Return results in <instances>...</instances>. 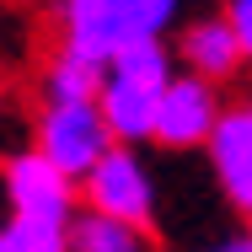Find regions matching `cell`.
Here are the masks:
<instances>
[{
  "label": "cell",
  "mask_w": 252,
  "mask_h": 252,
  "mask_svg": "<svg viewBox=\"0 0 252 252\" xmlns=\"http://www.w3.org/2000/svg\"><path fill=\"white\" fill-rule=\"evenodd\" d=\"M113 129L102 118L97 102H43L32 118V151H43L75 183H86V172L113 151Z\"/></svg>",
  "instance_id": "obj_1"
},
{
  "label": "cell",
  "mask_w": 252,
  "mask_h": 252,
  "mask_svg": "<svg viewBox=\"0 0 252 252\" xmlns=\"http://www.w3.org/2000/svg\"><path fill=\"white\" fill-rule=\"evenodd\" d=\"M81 204L97 209V215H113V220H129V225H151L156 220V177L145 166V156L134 145H113L86 172Z\"/></svg>",
  "instance_id": "obj_2"
},
{
  "label": "cell",
  "mask_w": 252,
  "mask_h": 252,
  "mask_svg": "<svg viewBox=\"0 0 252 252\" xmlns=\"http://www.w3.org/2000/svg\"><path fill=\"white\" fill-rule=\"evenodd\" d=\"M5 183V204L22 220H49V225H70L86 204H81V183L64 177L43 151H16L0 172Z\"/></svg>",
  "instance_id": "obj_3"
},
{
  "label": "cell",
  "mask_w": 252,
  "mask_h": 252,
  "mask_svg": "<svg viewBox=\"0 0 252 252\" xmlns=\"http://www.w3.org/2000/svg\"><path fill=\"white\" fill-rule=\"evenodd\" d=\"M220 118H225V97H220V86L188 75V70H177L172 86L161 92L156 145H161V151H209Z\"/></svg>",
  "instance_id": "obj_4"
},
{
  "label": "cell",
  "mask_w": 252,
  "mask_h": 252,
  "mask_svg": "<svg viewBox=\"0 0 252 252\" xmlns=\"http://www.w3.org/2000/svg\"><path fill=\"white\" fill-rule=\"evenodd\" d=\"M172 54H177V70H188V75H199V81H215V86H231V81L247 70V54H242L231 22H225L220 11L183 22Z\"/></svg>",
  "instance_id": "obj_5"
},
{
  "label": "cell",
  "mask_w": 252,
  "mask_h": 252,
  "mask_svg": "<svg viewBox=\"0 0 252 252\" xmlns=\"http://www.w3.org/2000/svg\"><path fill=\"white\" fill-rule=\"evenodd\" d=\"M54 22H59V49L92 64H113V54L129 43L113 0H54Z\"/></svg>",
  "instance_id": "obj_6"
},
{
  "label": "cell",
  "mask_w": 252,
  "mask_h": 252,
  "mask_svg": "<svg viewBox=\"0 0 252 252\" xmlns=\"http://www.w3.org/2000/svg\"><path fill=\"white\" fill-rule=\"evenodd\" d=\"M209 166H215V183H220L225 204L252 225V124L242 113V102L225 107V118L209 140Z\"/></svg>",
  "instance_id": "obj_7"
},
{
  "label": "cell",
  "mask_w": 252,
  "mask_h": 252,
  "mask_svg": "<svg viewBox=\"0 0 252 252\" xmlns=\"http://www.w3.org/2000/svg\"><path fill=\"white\" fill-rule=\"evenodd\" d=\"M97 107H102V118H107V129H113L118 145H134V151H140V145L156 140V113H161V92H156V86L124 81V75L107 70Z\"/></svg>",
  "instance_id": "obj_8"
},
{
  "label": "cell",
  "mask_w": 252,
  "mask_h": 252,
  "mask_svg": "<svg viewBox=\"0 0 252 252\" xmlns=\"http://www.w3.org/2000/svg\"><path fill=\"white\" fill-rule=\"evenodd\" d=\"M70 252H156L151 225H129L97 209H81L70 220Z\"/></svg>",
  "instance_id": "obj_9"
},
{
  "label": "cell",
  "mask_w": 252,
  "mask_h": 252,
  "mask_svg": "<svg viewBox=\"0 0 252 252\" xmlns=\"http://www.w3.org/2000/svg\"><path fill=\"white\" fill-rule=\"evenodd\" d=\"M102 81H107V64H92V59H75V54L54 49V59L38 75V97L43 102H97Z\"/></svg>",
  "instance_id": "obj_10"
},
{
  "label": "cell",
  "mask_w": 252,
  "mask_h": 252,
  "mask_svg": "<svg viewBox=\"0 0 252 252\" xmlns=\"http://www.w3.org/2000/svg\"><path fill=\"white\" fill-rule=\"evenodd\" d=\"M113 75H124V81H140V86H156V92H166L172 86V75H177V54L166 38H129L124 49L113 54V64H107Z\"/></svg>",
  "instance_id": "obj_11"
},
{
  "label": "cell",
  "mask_w": 252,
  "mask_h": 252,
  "mask_svg": "<svg viewBox=\"0 0 252 252\" xmlns=\"http://www.w3.org/2000/svg\"><path fill=\"white\" fill-rule=\"evenodd\" d=\"M129 38H166L183 22V0H113Z\"/></svg>",
  "instance_id": "obj_12"
},
{
  "label": "cell",
  "mask_w": 252,
  "mask_h": 252,
  "mask_svg": "<svg viewBox=\"0 0 252 252\" xmlns=\"http://www.w3.org/2000/svg\"><path fill=\"white\" fill-rule=\"evenodd\" d=\"M0 252H70V225H49V220H22L11 215L0 225Z\"/></svg>",
  "instance_id": "obj_13"
},
{
  "label": "cell",
  "mask_w": 252,
  "mask_h": 252,
  "mask_svg": "<svg viewBox=\"0 0 252 252\" xmlns=\"http://www.w3.org/2000/svg\"><path fill=\"white\" fill-rule=\"evenodd\" d=\"M220 16L231 22V32H236V43H242V54H247V64H252V0H225Z\"/></svg>",
  "instance_id": "obj_14"
},
{
  "label": "cell",
  "mask_w": 252,
  "mask_h": 252,
  "mask_svg": "<svg viewBox=\"0 0 252 252\" xmlns=\"http://www.w3.org/2000/svg\"><path fill=\"white\" fill-rule=\"evenodd\" d=\"M199 252H252V231L242 225V231H231V236H220V242H209Z\"/></svg>",
  "instance_id": "obj_15"
}]
</instances>
